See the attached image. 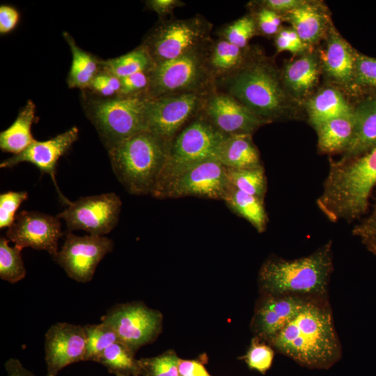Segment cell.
I'll return each mask as SVG.
<instances>
[{
    "label": "cell",
    "instance_id": "obj_1",
    "mask_svg": "<svg viewBox=\"0 0 376 376\" xmlns=\"http://www.w3.org/2000/svg\"><path fill=\"white\" fill-rule=\"evenodd\" d=\"M279 353L311 369H328L342 357L329 298L309 299L269 342Z\"/></svg>",
    "mask_w": 376,
    "mask_h": 376
},
{
    "label": "cell",
    "instance_id": "obj_2",
    "mask_svg": "<svg viewBox=\"0 0 376 376\" xmlns=\"http://www.w3.org/2000/svg\"><path fill=\"white\" fill-rule=\"evenodd\" d=\"M333 271L332 242L330 240L301 258L267 260L260 269L259 283L265 295L329 298V285Z\"/></svg>",
    "mask_w": 376,
    "mask_h": 376
},
{
    "label": "cell",
    "instance_id": "obj_3",
    "mask_svg": "<svg viewBox=\"0 0 376 376\" xmlns=\"http://www.w3.org/2000/svg\"><path fill=\"white\" fill-rule=\"evenodd\" d=\"M229 94L267 123L288 113V96L274 66L260 54H249L235 72L216 81V87Z\"/></svg>",
    "mask_w": 376,
    "mask_h": 376
},
{
    "label": "cell",
    "instance_id": "obj_4",
    "mask_svg": "<svg viewBox=\"0 0 376 376\" xmlns=\"http://www.w3.org/2000/svg\"><path fill=\"white\" fill-rule=\"evenodd\" d=\"M171 143L146 130L108 150L113 171L130 194H152L168 159Z\"/></svg>",
    "mask_w": 376,
    "mask_h": 376
},
{
    "label": "cell",
    "instance_id": "obj_5",
    "mask_svg": "<svg viewBox=\"0 0 376 376\" xmlns=\"http://www.w3.org/2000/svg\"><path fill=\"white\" fill-rule=\"evenodd\" d=\"M146 97L100 98L86 96L83 107L107 150L147 130Z\"/></svg>",
    "mask_w": 376,
    "mask_h": 376
},
{
    "label": "cell",
    "instance_id": "obj_6",
    "mask_svg": "<svg viewBox=\"0 0 376 376\" xmlns=\"http://www.w3.org/2000/svg\"><path fill=\"white\" fill-rule=\"evenodd\" d=\"M205 46L155 65L150 72V83L146 97L154 99L182 93L208 94L217 90L216 80L207 65Z\"/></svg>",
    "mask_w": 376,
    "mask_h": 376
},
{
    "label": "cell",
    "instance_id": "obj_7",
    "mask_svg": "<svg viewBox=\"0 0 376 376\" xmlns=\"http://www.w3.org/2000/svg\"><path fill=\"white\" fill-rule=\"evenodd\" d=\"M212 24L196 15L187 19L159 20L141 44L155 65L179 58L204 47L212 39Z\"/></svg>",
    "mask_w": 376,
    "mask_h": 376
},
{
    "label": "cell",
    "instance_id": "obj_8",
    "mask_svg": "<svg viewBox=\"0 0 376 376\" xmlns=\"http://www.w3.org/2000/svg\"><path fill=\"white\" fill-rule=\"evenodd\" d=\"M226 136L201 112L172 140L168 159L154 190L187 168L216 159L218 148Z\"/></svg>",
    "mask_w": 376,
    "mask_h": 376
},
{
    "label": "cell",
    "instance_id": "obj_9",
    "mask_svg": "<svg viewBox=\"0 0 376 376\" xmlns=\"http://www.w3.org/2000/svg\"><path fill=\"white\" fill-rule=\"evenodd\" d=\"M230 187L226 169L213 158L187 168L151 195L158 198L191 196L224 201Z\"/></svg>",
    "mask_w": 376,
    "mask_h": 376
},
{
    "label": "cell",
    "instance_id": "obj_10",
    "mask_svg": "<svg viewBox=\"0 0 376 376\" xmlns=\"http://www.w3.org/2000/svg\"><path fill=\"white\" fill-rule=\"evenodd\" d=\"M207 95L182 93L148 99L147 131L171 142L201 112Z\"/></svg>",
    "mask_w": 376,
    "mask_h": 376
},
{
    "label": "cell",
    "instance_id": "obj_11",
    "mask_svg": "<svg viewBox=\"0 0 376 376\" xmlns=\"http://www.w3.org/2000/svg\"><path fill=\"white\" fill-rule=\"evenodd\" d=\"M122 202L115 193L81 197L70 201L57 214L65 221L68 232L83 230L89 235L103 236L116 226Z\"/></svg>",
    "mask_w": 376,
    "mask_h": 376
},
{
    "label": "cell",
    "instance_id": "obj_12",
    "mask_svg": "<svg viewBox=\"0 0 376 376\" xmlns=\"http://www.w3.org/2000/svg\"><path fill=\"white\" fill-rule=\"evenodd\" d=\"M101 322L109 325L118 340L135 353L159 334L162 315L141 303L122 304L110 308L101 317Z\"/></svg>",
    "mask_w": 376,
    "mask_h": 376
},
{
    "label": "cell",
    "instance_id": "obj_13",
    "mask_svg": "<svg viewBox=\"0 0 376 376\" xmlns=\"http://www.w3.org/2000/svg\"><path fill=\"white\" fill-rule=\"evenodd\" d=\"M113 247L111 240L104 236H77L68 232L65 242L54 260L67 275L79 283H88L96 267Z\"/></svg>",
    "mask_w": 376,
    "mask_h": 376
},
{
    "label": "cell",
    "instance_id": "obj_14",
    "mask_svg": "<svg viewBox=\"0 0 376 376\" xmlns=\"http://www.w3.org/2000/svg\"><path fill=\"white\" fill-rule=\"evenodd\" d=\"M62 235L57 217L36 211L20 212L6 233L7 239L19 250L25 247L43 250L53 258L58 251V242Z\"/></svg>",
    "mask_w": 376,
    "mask_h": 376
},
{
    "label": "cell",
    "instance_id": "obj_15",
    "mask_svg": "<svg viewBox=\"0 0 376 376\" xmlns=\"http://www.w3.org/2000/svg\"><path fill=\"white\" fill-rule=\"evenodd\" d=\"M201 113L226 135L252 134L269 123L231 95L219 90L206 95Z\"/></svg>",
    "mask_w": 376,
    "mask_h": 376
},
{
    "label": "cell",
    "instance_id": "obj_16",
    "mask_svg": "<svg viewBox=\"0 0 376 376\" xmlns=\"http://www.w3.org/2000/svg\"><path fill=\"white\" fill-rule=\"evenodd\" d=\"M45 338V376H57L65 367L84 361L86 351L84 326L56 322L48 329Z\"/></svg>",
    "mask_w": 376,
    "mask_h": 376
},
{
    "label": "cell",
    "instance_id": "obj_17",
    "mask_svg": "<svg viewBox=\"0 0 376 376\" xmlns=\"http://www.w3.org/2000/svg\"><path fill=\"white\" fill-rule=\"evenodd\" d=\"M79 130L73 126L68 130L43 141L35 140L22 152L2 161L1 168H12L22 162H29L38 168L42 173L50 175L58 192L60 199L67 205L70 201L59 190L55 173L57 162L61 157L70 149L77 140Z\"/></svg>",
    "mask_w": 376,
    "mask_h": 376
},
{
    "label": "cell",
    "instance_id": "obj_18",
    "mask_svg": "<svg viewBox=\"0 0 376 376\" xmlns=\"http://www.w3.org/2000/svg\"><path fill=\"white\" fill-rule=\"evenodd\" d=\"M308 299L297 296L265 295L256 308L253 321L256 337L269 343Z\"/></svg>",
    "mask_w": 376,
    "mask_h": 376
},
{
    "label": "cell",
    "instance_id": "obj_19",
    "mask_svg": "<svg viewBox=\"0 0 376 376\" xmlns=\"http://www.w3.org/2000/svg\"><path fill=\"white\" fill-rule=\"evenodd\" d=\"M354 130L342 159L361 156L376 148V97L362 101L354 109Z\"/></svg>",
    "mask_w": 376,
    "mask_h": 376
},
{
    "label": "cell",
    "instance_id": "obj_20",
    "mask_svg": "<svg viewBox=\"0 0 376 376\" xmlns=\"http://www.w3.org/2000/svg\"><path fill=\"white\" fill-rule=\"evenodd\" d=\"M356 53L334 30H331L322 60L327 74L336 81L349 84L353 81Z\"/></svg>",
    "mask_w": 376,
    "mask_h": 376
},
{
    "label": "cell",
    "instance_id": "obj_21",
    "mask_svg": "<svg viewBox=\"0 0 376 376\" xmlns=\"http://www.w3.org/2000/svg\"><path fill=\"white\" fill-rule=\"evenodd\" d=\"M216 159L228 169H243L263 165L252 134L228 135L220 144Z\"/></svg>",
    "mask_w": 376,
    "mask_h": 376
},
{
    "label": "cell",
    "instance_id": "obj_22",
    "mask_svg": "<svg viewBox=\"0 0 376 376\" xmlns=\"http://www.w3.org/2000/svg\"><path fill=\"white\" fill-rule=\"evenodd\" d=\"M320 75L319 63L313 54H304L286 63L282 73L285 90L297 98H304L313 89Z\"/></svg>",
    "mask_w": 376,
    "mask_h": 376
},
{
    "label": "cell",
    "instance_id": "obj_23",
    "mask_svg": "<svg viewBox=\"0 0 376 376\" xmlns=\"http://www.w3.org/2000/svg\"><path fill=\"white\" fill-rule=\"evenodd\" d=\"M315 129L318 134V148L321 153H343L354 134V110L351 114L327 120Z\"/></svg>",
    "mask_w": 376,
    "mask_h": 376
},
{
    "label": "cell",
    "instance_id": "obj_24",
    "mask_svg": "<svg viewBox=\"0 0 376 376\" xmlns=\"http://www.w3.org/2000/svg\"><path fill=\"white\" fill-rule=\"evenodd\" d=\"M246 54L245 49L221 38L211 39L205 46L207 65L216 81L237 70L244 62Z\"/></svg>",
    "mask_w": 376,
    "mask_h": 376
},
{
    "label": "cell",
    "instance_id": "obj_25",
    "mask_svg": "<svg viewBox=\"0 0 376 376\" xmlns=\"http://www.w3.org/2000/svg\"><path fill=\"white\" fill-rule=\"evenodd\" d=\"M63 36L70 48L72 58L67 77L68 86L85 91L102 70V60L79 47L69 33L64 31Z\"/></svg>",
    "mask_w": 376,
    "mask_h": 376
},
{
    "label": "cell",
    "instance_id": "obj_26",
    "mask_svg": "<svg viewBox=\"0 0 376 376\" xmlns=\"http://www.w3.org/2000/svg\"><path fill=\"white\" fill-rule=\"evenodd\" d=\"M36 105L31 100L20 109L13 123L0 133V148L3 152L19 154L35 139L31 127L36 121Z\"/></svg>",
    "mask_w": 376,
    "mask_h": 376
},
{
    "label": "cell",
    "instance_id": "obj_27",
    "mask_svg": "<svg viewBox=\"0 0 376 376\" xmlns=\"http://www.w3.org/2000/svg\"><path fill=\"white\" fill-rule=\"evenodd\" d=\"M306 109L314 128L330 119L351 114L354 110L342 93L333 88L322 89L313 95L307 102Z\"/></svg>",
    "mask_w": 376,
    "mask_h": 376
},
{
    "label": "cell",
    "instance_id": "obj_28",
    "mask_svg": "<svg viewBox=\"0 0 376 376\" xmlns=\"http://www.w3.org/2000/svg\"><path fill=\"white\" fill-rule=\"evenodd\" d=\"M285 14L286 19L291 24L292 29L306 45L318 41L325 31V15L310 3L306 1Z\"/></svg>",
    "mask_w": 376,
    "mask_h": 376
},
{
    "label": "cell",
    "instance_id": "obj_29",
    "mask_svg": "<svg viewBox=\"0 0 376 376\" xmlns=\"http://www.w3.org/2000/svg\"><path fill=\"white\" fill-rule=\"evenodd\" d=\"M224 201L235 214L249 222L258 233H263L266 230L268 218L263 199L231 186Z\"/></svg>",
    "mask_w": 376,
    "mask_h": 376
},
{
    "label": "cell",
    "instance_id": "obj_30",
    "mask_svg": "<svg viewBox=\"0 0 376 376\" xmlns=\"http://www.w3.org/2000/svg\"><path fill=\"white\" fill-rule=\"evenodd\" d=\"M155 65L150 55L141 45L118 57L102 60V70L120 79L139 72L150 71Z\"/></svg>",
    "mask_w": 376,
    "mask_h": 376
},
{
    "label": "cell",
    "instance_id": "obj_31",
    "mask_svg": "<svg viewBox=\"0 0 376 376\" xmlns=\"http://www.w3.org/2000/svg\"><path fill=\"white\" fill-rule=\"evenodd\" d=\"M97 363L107 368L111 373L129 376H139L138 360L134 352L125 344L118 340L107 347Z\"/></svg>",
    "mask_w": 376,
    "mask_h": 376
},
{
    "label": "cell",
    "instance_id": "obj_32",
    "mask_svg": "<svg viewBox=\"0 0 376 376\" xmlns=\"http://www.w3.org/2000/svg\"><path fill=\"white\" fill-rule=\"evenodd\" d=\"M226 172L233 187L264 200L267 182L263 165L243 169H226Z\"/></svg>",
    "mask_w": 376,
    "mask_h": 376
},
{
    "label": "cell",
    "instance_id": "obj_33",
    "mask_svg": "<svg viewBox=\"0 0 376 376\" xmlns=\"http://www.w3.org/2000/svg\"><path fill=\"white\" fill-rule=\"evenodd\" d=\"M86 351L84 361L97 362L100 355L111 344L118 340L114 331L107 324H86Z\"/></svg>",
    "mask_w": 376,
    "mask_h": 376
},
{
    "label": "cell",
    "instance_id": "obj_34",
    "mask_svg": "<svg viewBox=\"0 0 376 376\" xmlns=\"http://www.w3.org/2000/svg\"><path fill=\"white\" fill-rule=\"evenodd\" d=\"M8 242L4 237L0 238V278L13 284L24 279L26 271L22 251L10 246Z\"/></svg>",
    "mask_w": 376,
    "mask_h": 376
},
{
    "label": "cell",
    "instance_id": "obj_35",
    "mask_svg": "<svg viewBox=\"0 0 376 376\" xmlns=\"http://www.w3.org/2000/svg\"><path fill=\"white\" fill-rule=\"evenodd\" d=\"M257 31L256 21L253 15L249 14L222 27L218 32V38L241 49H246L249 41Z\"/></svg>",
    "mask_w": 376,
    "mask_h": 376
},
{
    "label": "cell",
    "instance_id": "obj_36",
    "mask_svg": "<svg viewBox=\"0 0 376 376\" xmlns=\"http://www.w3.org/2000/svg\"><path fill=\"white\" fill-rule=\"evenodd\" d=\"M180 359L173 352H166L151 358L138 360L139 376H179Z\"/></svg>",
    "mask_w": 376,
    "mask_h": 376
},
{
    "label": "cell",
    "instance_id": "obj_37",
    "mask_svg": "<svg viewBox=\"0 0 376 376\" xmlns=\"http://www.w3.org/2000/svg\"><path fill=\"white\" fill-rule=\"evenodd\" d=\"M274 354L273 348L261 343L260 338L256 336L251 341L244 359L251 369L264 374L270 368Z\"/></svg>",
    "mask_w": 376,
    "mask_h": 376
},
{
    "label": "cell",
    "instance_id": "obj_38",
    "mask_svg": "<svg viewBox=\"0 0 376 376\" xmlns=\"http://www.w3.org/2000/svg\"><path fill=\"white\" fill-rule=\"evenodd\" d=\"M352 233L368 251L376 256V194L371 211L354 225Z\"/></svg>",
    "mask_w": 376,
    "mask_h": 376
},
{
    "label": "cell",
    "instance_id": "obj_39",
    "mask_svg": "<svg viewBox=\"0 0 376 376\" xmlns=\"http://www.w3.org/2000/svg\"><path fill=\"white\" fill-rule=\"evenodd\" d=\"M86 90L95 97H116L120 95L121 81L118 77L102 70L95 76Z\"/></svg>",
    "mask_w": 376,
    "mask_h": 376
},
{
    "label": "cell",
    "instance_id": "obj_40",
    "mask_svg": "<svg viewBox=\"0 0 376 376\" xmlns=\"http://www.w3.org/2000/svg\"><path fill=\"white\" fill-rule=\"evenodd\" d=\"M352 171L357 179L365 186H376V148L355 158Z\"/></svg>",
    "mask_w": 376,
    "mask_h": 376
},
{
    "label": "cell",
    "instance_id": "obj_41",
    "mask_svg": "<svg viewBox=\"0 0 376 376\" xmlns=\"http://www.w3.org/2000/svg\"><path fill=\"white\" fill-rule=\"evenodd\" d=\"M28 198L26 191H7L0 194V228L10 227L15 219V212Z\"/></svg>",
    "mask_w": 376,
    "mask_h": 376
},
{
    "label": "cell",
    "instance_id": "obj_42",
    "mask_svg": "<svg viewBox=\"0 0 376 376\" xmlns=\"http://www.w3.org/2000/svg\"><path fill=\"white\" fill-rule=\"evenodd\" d=\"M353 81L361 86L376 87V58L356 54Z\"/></svg>",
    "mask_w": 376,
    "mask_h": 376
},
{
    "label": "cell",
    "instance_id": "obj_43",
    "mask_svg": "<svg viewBox=\"0 0 376 376\" xmlns=\"http://www.w3.org/2000/svg\"><path fill=\"white\" fill-rule=\"evenodd\" d=\"M150 71H142L121 78V90L119 96L146 97L150 83Z\"/></svg>",
    "mask_w": 376,
    "mask_h": 376
},
{
    "label": "cell",
    "instance_id": "obj_44",
    "mask_svg": "<svg viewBox=\"0 0 376 376\" xmlns=\"http://www.w3.org/2000/svg\"><path fill=\"white\" fill-rule=\"evenodd\" d=\"M256 21L257 30L265 36L276 35L279 31L281 17L279 14L260 6L259 9L251 14Z\"/></svg>",
    "mask_w": 376,
    "mask_h": 376
},
{
    "label": "cell",
    "instance_id": "obj_45",
    "mask_svg": "<svg viewBox=\"0 0 376 376\" xmlns=\"http://www.w3.org/2000/svg\"><path fill=\"white\" fill-rule=\"evenodd\" d=\"M274 43L277 52L288 51L294 54L302 52L307 46L292 29L279 30Z\"/></svg>",
    "mask_w": 376,
    "mask_h": 376
},
{
    "label": "cell",
    "instance_id": "obj_46",
    "mask_svg": "<svg viewBox=\"0 0 376 376\" xmlns=\"http://www.w3.org/2000/svg\"><path fill=\"white\" fill-rule=\"evenodd\" d=\"M19 11L9 5L0 6V33L6 34L15 29L19 21Z\"/></svg>",
    "mask_w": 376,
    "mask_h": 376
},
{
    "label": "cell",
    "instance_id": "obj_47",
    "mask_svg": "<svg viewBox=\"0 0 376 376\" xmlns=\"http://www.w3.org/2000/svg\"><path fill=\"white\" fill-rule=\"evenodd\" d=\"M146 8L156 13L160 20L173 13L178 7L185 6V3L180 0H148L146 1Z\"/></svg>",
    "mask_w": 376,
    "mask_h": 376
},
{
    "label": "cell",
    "instance_id": "obj_48",
    "mask_svg": "<svg viewBox=\"0 0 376 376\" xmlns=\"http://www.w3.org/2000/svg\"><path fill=\"white\" fill-rule=\"evenodd\" d=\"M179 376H211L203 364L196 360L180 359L178 362Z\"/></svg>",
    "mask_w": 376,
    "mask_h": 376
},
{
    "label": "cell",
    "instance_id": "obj_49",
    "mask_svg": "<svg viewBox=\"0 0 376 376\" xmlns=\"http://www.w3.org/2000/svg\"><path fill=\"white\" fill-rule=\"evenodd\" d=\"M306 1L301 0H264L259 2L260 6L271 10L278 14L288 13Z\"/></svg>",
    "mask_w": 376,
    "mask_h": 376
},
{
    "label": "cell",
    "instance_id": "obj_50",
    "mask_svg": "<svg viewBox=\"0 0 376 376\" xmlns=\"http://www.w3.org/2000/svg\"><path fill=\"white\" fill-rule=\"evenodd\" d=\"M7 376H36L26 369L21 361L15 358H10L5 363Z\"/></svg>",
    "mask_w": 376,
    "mask_h": 376
},
{
    "label": "cell",
    "instance_id": "obj_51",
    "mask_svg": "<svg viewBox=\"0 0 376 376\" xmlns=\"http://www.w3.org/2000/svg\"><path fill=\"white\" fill-rule=\"evenodd\" d=\"M116 376H129V375H117Z\"/></svg>",
    "mask_w": 376,
    "mask_h": 376
}]
</instances>
